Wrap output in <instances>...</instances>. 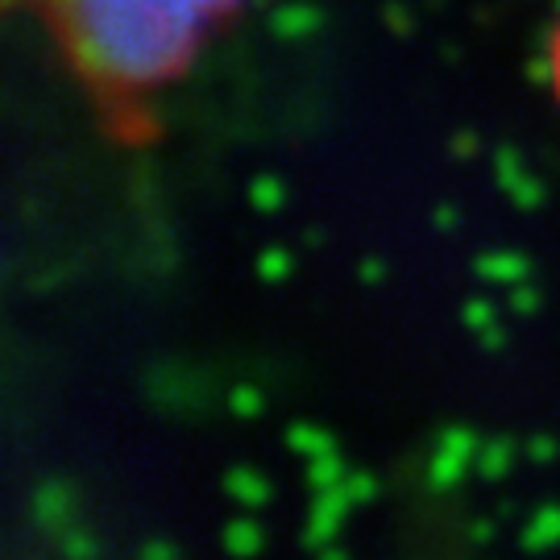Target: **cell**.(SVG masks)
Instances as JSON below:
<instances>
[{
	"label": "cell",
	"instance_id": "cell-21",
	"mask_svg": "<svg viewBox=\"0 0 560 560\" xmlns=\"http://www.w3.org/2000/svg\"><path fill=\"white\" fill-rule=\"evenodd\" d=\"M453 154H457V159H474V154H478V138H474V133H457V138H453Z\"/></svg>",
	"mask_w": 560,
	"mask_h": 560
},
{
	"label": "cell",
	"instance_id": "cell-25",
	"mask_svg": "<svg viewBox=\"0 0 560 560\" xmlns=\"http://www.w3.org/2000/svg\"><path fill=\"white\" fill-rule=\"evenodd\" d=\"M548 55H552V88L560 92V30H557V38H552V50H548Z\"/></svg>",
	"mask_w": 560,
	"mask_h": 560
},
{
	"label": "cell",
	"instance_id": "cell-2",
	"mask_svg": "<svg viewBox=\"0 0 560 560\" xmlns=\"http://www.w3.org/2000/svg\"><path fill=\"white\" fill-rule=\"evenodd\" d=\"M478 436L469 432V428H444L441 441H436V453H432V465H428V481H432V490H457L465 474L478 465Z\"/></svg>",
	"mask_w": 560,
	"mask_h": 560
},
{
	"label": "cell",
	"instance_id": "cell-14",
	"mask_svg": "<svg viewBox=\"0 0 560 560\" xmlns=\"http://www.w3.org/2000/svg\"><path fill=\"white\" fill-rule=\"evenodd\" d=\"M249 203L258 212H279L282 203H287V187L275 175H258V179L249 183Z\"/></svg>",
	"mask_w": 560,
	"mask_h": 560
},
{
	"label": "cell",
	"instance_id": "cell-10",
	"mask_svg": "<svg viewBox=\"0 0 560 560\" xmlns=\"http://www.w3.org/2000/svg\"><path fill=\"white\" fill-rule=\"evenodd\" d=\"M515 460H520V444L511 441V436H499V441H486L478 448V469L481 478H490V481H499L506 478L511 469H515Z\"/></svg>",
	"mask_w": 560,
	"mask_h": 560
},
{
	"label": "cell",
	"instance_id": "cell-26",
	"mask_svg": "<svg viewBox=\"0 0 560 560\" xmlns=\"http://www.w3.org/2000/svg\"><path fill=\"white\" fill-rule=\"evenodd\" d=\"M141 557H175V544H145Z\"/></svg>",
	"mask_w": 560,
	"mask_h": 560
},
{
	"label": "cell",
	"instance_id": "cell-9",
	"mask_svg": "<svg viewBox=\"0 0 560 560\" xmlns=\"http://www.w3.org/2000/svg\"><path fill=\"white\" fill-rule=\"evenodd\" d=\"M520 544H523V548H532V552H548V548H557V544H560V506H557V502L540 506L532 520L523 523Z\"/></svg>",
	"mask_w": 560,
	"mask_h": 560
},
{
	"label": "cell",
	"instance_id": "cell-6",
	"mask_svg": "<svg viewBox=\"0 0 560 560\" xmlns=\"http://www.w3.org/2000/svg\"><path fill=\"white\" fill-rule=\"evenodd\" d=\"M320 9L316 4H303V0H291V4H279L275 13H270V30L279 34V38L295 42V38H312L316 30H320Z\"/></svg>",
	"mask_w": 560,
	"mask_h": 560
},
{
	"label": "cell",
	"instance_id": "cell-12",
	"mask_svg": "<svg viewBox=\"0 0 560 560\" xmlns=\"http://www.w3.org/2000/svg\"><path fill=\"white\" fill-rule=\"evenodd\" d=\"M221 544L224 552H233V557H258L266 548V532L254 520H229L221 532Z\"/></svg>",
	"mask_w": 560,
	"mask_h": 560
},
{
	"label": "cell",
	"instance_id": "cell-27",
	"mask_svg": "<svg viewBox=\"0 0 560 560\" xmlns=\"http://www.w3.org/2000/svg\"><path fill=\"white\" fill-rule=\"evenodd\" d=\"M233 4H241V0H212V9L221 13V9H233Z\"/></svg>",
	"mask_w": 560,
	"mask_h": 560
},
{
	"label": "cell",
	"instance_id": "cell-24",
	"mask_svg": "<svg viewBox=\"0 0 560 560\" xmlns=\"http://www.w3.org/2000/svg\"><path fill=\"white\" fill-rule=\"evenodd\" d=\"M490 536H494V523H486V520H478L474 523V532H469V540L474 544H486Z\"/></svg>",
	"mask_w": 560,
	"mask_h": 560
},
{
	"label": "cell",
	"instance_id": "cell-18",
	"mask_svg": "<svg viewBox=\"0 0 560 560\" xmlns=\"http://www.w3.org/2000/svg\"><path fill=\"white\" fill-rule=\"evenodd\" d=\"M557 453H560V444L552 441V436H532V441L523 444V457L536 460V465H552Z\"/></svg>",
	"mask_w": 560,
	"mask_h": 560
},
{
	"label": "cell",
	"instance_id": "cell-4",
	"mask_svg": "<svg viewBox=\"0 0 560 560\" xmlns=\"http://www.w3.org/2000/svg\"><path fill=\"white\" fill-rule=\"evenodd\" d=\"M494 179H499V187L520 203V208H536V203L544 200L540 179L532 175V166H527L520 150H511V145H502L499 154H494Z\"/></svg>",
	"mask_w": 560,
	"mask_h": 560
},
{
	"label": "cell",
	"instance_id": "cell-17",
	"mask_svg": "<svg viewBox=\"0 0 560 560\" xmlns=\"http://www.w3.org/2000/svg\"><path fill=\"white\" fill-rule=\"evenodd\" d=\"M506 307H511V312H520V316H532V312L540 307V291H536V287H527V282H515V287H511V295H506Z\"/></svg>",
	"mask_w": 560,
	"mask_h": 560
},
{
	"label": "cell",
	"instance_id": "cell-1",
	"mask_svg": "<svg viewBox=\"0 0 560 560\" xmlns=\"http://www.w3.org/2000/svg\"><path fill=\"white\" fill-rule=\"evenodd\" d=\"M71 59L108 88H150L191 59L212 0H55Z\"/></svg>",
	"mask_w": 560,
	"mask_h": 560
},
{
	"label": "cell",
	"instance_id": "cell-8",
	"mask_svg": "<svg viewBox=\"0 0 560 560\" xmlns=\"http://www.w3.org/2000/svg\"><path fill=\"white\" fill-rule=\"evenodd\" d=\"M224 494L241 506H266V502L275 499L270 494V481L261 478L258 469H249V465H233L229 474H224Z\"/></svg>",
	"mask_w": 560,
	"mask_h": 560
},
{
	"label": "cell",
	"instance_id": "cell-16",
	"mask_svg": "<svg viewBox=\"0 0 560 560\" xmlns=\"http://www.w3.org/2000/svg\"><path fill=\"white\" fill-rule=\"evenodd\" d=\"M291 266H295V261H291V254H287V249H261V254H258V275L266 282L287 279V275H291Z\"/></svg>",
	"mask_w": 560,
	"mask_h": 560
},
{
	"label": "cell",
	"instance_id": "cell-13",
	"mask_svg": "<svg viewBox=\"0 0 560 560\" xmlns=\"http://www.w3.org/2000/svg\"><path fill=\"white\" fill-rule=\"evenodd\" d=\"M345 460H340V453H328V457H316L307 460V486H312V494L316 490H332V486H340L345 481Z\"/></svg>",
	"mask_w": 560,
	"mask_h": 560
},
{
	"label": "cell",
	"instance_id": "cell-20",
	"mask_svg": "<svg viewBox=\"0 0 560 560\" xmlns=\"http://www.w3.org/2000/svg\"><path fill=\"white\" fill-rule=\"evenodd\" d=\"M432 221H436V229H441V233H453L460 217H457V208H448V203H441V208L432 212Z\"/></svg>",
	"mask_w": 560,
	"mask_h": 560
},
{
	"label": "cell",
	"instance_id": "cell-19",
	"mask_svg": "<svg viewBox=\"0 0 560 560\" xmlns=\"http://www.w3.org/2000/svg\"><path fill=\"white\" fill-rule=\"evenodd\" d=\"M345 490H349V499L361 506V502L374 499V490H378V486H374V478H370V474H345Z\"/></svg>",
	"mask_w": 560,
	"mask_h": 560
},
{
	"label": "cell",
	"instance_id": "cell-7",
	"mask_svg": "<svg viewBox=\"0 0 560 560\" xmlns=\"http://www.w3.org/2000/svg\"><path fill=\"white\" fill-rule=\"evenodd\" d=\"M478 279L486 282H499V287H515V282H527L532 275V261L515 254V249H499V254H481L478 258Z\"/></svg>",
	"mask_w": 560,
	"mask_h": 560
},
{
	"label": "cell",
	"instance_id": "cell-22",
	"mask_svg": "<svg viewBox=\"0 0 560 560\" xmlns=\"http://www.w3.org/2000/svg\"><path fill=\"white\" fill-rule=\"evenodd\" d=\"M382 275H386V266H382L378 258H365V261H361V279H365V282H378Z\"/></svg>",
	"mask_w": 560,
	"mask_h": 560
},
{
	"label": "cell",
	"instance_id": "cell-5",
	"mask_svg": "<svg viewBox=\"0 0 560 560\" xmlns=\"http://www.w3.org/2000/svg\"><path fill=\"white\" fill-rule=\"evenodd\" d=\"M460 320H465V328H469V332H474L486 349H502V345H506L499 303H494V300H481V295L465 300V307H460Z\"/></svg>",
	"mask_w": 560,
	"mask_h": 560
},
{
	"label": "cell",
	"instance_id": "cell-15",
	"mask_svg": "<svg viewBox=\"0 0 560 560\" xmlns=\"http://www.w3.org/2000/svg\"><path fill=\"white\" fill-rule=\"evenodd\" d=\"M229 407H233V416H241V420H254V416L266 411V395H261L258 386H233Z\"/></svg>",
	"mask_w": 560,
	"mask_h": 560
},
{
	"label": "cell",
	"instance_id": "cell-11",
	"mask_svg": "<svg viewBox=\"0 0 560 560\" xmlns=\"http://www.w3.org/2000/svg\"><path fill=\"white\" fill-rule=\"evenodd\" d=\"M287 448L300 453L303 460H316V457L337 453V441H332V432H324L316 423H291V428H287Z\"/></svg>",
	"mask_w": 560,
	"mask_h": 560
},
{
	"label": "cell",
	"instance_id": "cell-23",
	"mask_svg": "<svg viewBox=\"0 0 560 560\" xmlns=\"http://www.w3.org/2000/svg\"><path fill=\"white\" fill-rule=\"evenodd\" d=\"M386 21L395 25V34H407V30H411V18H407L402 9H386Z\"/></svg>",
	"mask_w": 560,
	"mask_h": 560
},
{
	"label": "cell",
	"instance_id": "cell-3",
	"mask_svg": "<svg viewBox=\"0 0 560 560\" xmlns=\"http://www.w3.org/2000/svg\"><path fill=\"white\" fill-rule=\"evenodd\" d=\"M353 506H358V502L349 499L345 481L332 486V490H316L312 511H307V527H303V548L328 557V552H332V540H337L340 527H345V515H349Z\"/></svg>",
	"mask_w": 560,
	"mask_h": 560
}]
</instances>
